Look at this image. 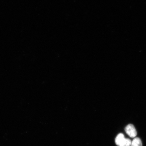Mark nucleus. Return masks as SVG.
I'll use <instances>...</instances> for the list:
<instances>
[{
  "mask_svg": "<svg viewBox=\"0 0 146 146\" xmlns=\"http://www.w3.org/2000/svg\"><path fill=\"white\" fill-rule=\"evenodd\" d=\"M125 139V138L123 134L122 133H120L118 134L115 139L116 145L118 146H120L123 143Z\"/></svg>",
  "mask_w": 146,
  "mask_h": 146,
  "instance_id": "2",
  "label": "nucleus"
},
{
  "mask_svg": "<svg viewBox=\"0 0 146 146\" xmlns=\"http://www.w3.org/2000/svg\"><path fill=\"white\" fill-rule=\"evenodd\" d=\"M127 134L131 138H135L137 135V132L134 125L132 124L127 125L125 128Z\"/></svg>",
  "mask_w": 146,
  "mask_h": 146,
  "instance_id": "1",
  "label": "nucleus"
},
{
  "mask_svg": "<svg viewBox=\"0 0 146 146\" xmlns=\"http://www.w3.org/2000/svg\"><path fill=\"white\" fill-rule=\"evenodd\" d=\"M131 146H142L141 140L139 138H135L133 140Z\"/></svg>",
  "mask_w": 146,
  "mask_h": 146,
  "instance_id": "3",
  "label": "nucleus"
},
{
  "mask_svg": "<svg viewBox=\"0 0 146 146\" xmlns=\"http://www.w3.org/2000/svg\"><path fill=\"white\" fill-rule=\"evenodd\" d=\"M131 143L132 141L130 139H129L125 138L123 143L120 146H131Z\"/></svg>",
  "mask_w": 146,
  "mask_h": 146,
  "instance_id": "4",
  "label": "nucleus"
}]
</instances>
